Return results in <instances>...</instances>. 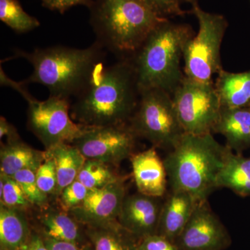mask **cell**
<instances>
[{
    "instance_id": "obj_1",
    "label": "cell",
    "mask_w": 250,
    "mask_h": 250,
    "mask_svg": "<svg viewBox=\"0 0 250 250\" xmlns=\"http://www.w3.org/2000/svg\"><path fill=\"white\" fill-rule=\"evenodd\" d=\"M71 117L86 127L127 124L137 107L139 90L129 59L111 65L99 62L76 97Z\"/></svg>"
},
{
    "instance_id": "obj_2",
    "label": "cell",
    "mask_w": 250,
    "mask_h": 250,
    "mask_svg": "<svg viewBox=\"0 0 250 250\" xmlns=\"http://www.w3.org/2000/svg\"><path fill=\"white\" fill-rule=\"evenodd\" d=\"M90 22L99 45L121 59H130L161 22L142 0H95Z\"/></svg>"
},
{
    "instance_id": "obj_3",
    "label": "cell",
    "mask_w": 250,
    "mask_h": 250,
    "mask_svg": "<svg viewBox=\"0 0 250 250\" xmlns=\"http://www.w3.org/2000/svg\"><path fill=\"white\" fill-rule=\"evenodd\" d=\"M230 150L212 134L185 133L164 161L171 190L187 192L197 202L208 200L218 188V174Z\"/></svg>"
},
{
    "instance_id": "obj_4",
    "label": "cell",
    "mask_w": 250,
    "mask_h": 250,
    "mask_svg": "<svg viewBox=\"0 0 250 250\" xmlns=\"http://www.w3.org/2000/svg\"><path fill=\"white\" fill-rule=\"evenodd\" d=\"M187 24L161 22L131 58L139 92L149 88L165 90L172 95L184 78L181 61L184 49L193 37Z\"/></svg>"
},
{
    "instance_id": "obj_5",
    "label": "cell",
    "mask_w": 250,
    "mask_h": 250,
    "mask_svg": "<svg viewBox=\"0 0 250 250\" xmlns=\"http://www.w3.org/2000/svg\"><path fill=\"white\" fill-rule=\"evenodd\" d=\"M103 49L95 42L84 49L54 46L31 52L18 49L15 55L25 59L34 68L24 83H40L48 88L50 96L70 100L83 90L103 62Z\"/></svg>"
},
{
    "instance_id": "obj_6",
    "label": "cell",
    "mask_w": 250,
    "mask_h": 250,
    "mask_svg": "<svg viewBox=\"0 0 250 250\" xmlns=\"http://www.w3.org/2000/svg\"><path fill=\"white\" fill-rule=\"evenodd\" d=\"M191 5L190 12L197 18L199 30L184 49V76L202 83H211L213 75L223 70L221 46L228 21L223 15L204 11L197 1Z\"/></svg>"
},
{
    "instance_id": "obj_7",
    "label": "cell",
    "mask_w": 250,
    "mask_h": 250,
    "mask_svg": "<svg viewBox=\"0 0 250 250\" xmlns=\"http://www.w3.org/2000/svg\"><path fill=\"white\" fill-rule=\"evenodd\" d=\"M129 125L137 138L147 140L152 147L166 150H172L185 134L172 95L158 88L139 92L137 107Z\"/></svg>"
},
{
    "instance_id": "obj_8",
    "label": "cell",
    "mask_w": 250,
    "mask_h": 250,
    "mask_svg": "<svg viewBox=\"0 0 250 250\" xmlns=\"http://www.w3.org/2000/svg\"><path fill=\"white\" fill-rule=\"evenodd\" d=\"M179 121L186 134H212L222 106L214 83H202L184 76L172 94Z\"/></svg>"
},
{
    "instance_id": "obj_9",
    "label": "cell",
    "mask_w": 250,
    "mask_h": 250,
    "mask_svg": "<svg viewBox=\"0 0 250 250\" xmlns=\"http://www.w3.org/2000/svg\"><path fill=\"white\" fill-rule=\"evenodd\" d=\"M28 126L45 146V150L62 143L72 144L83 132L85 126L72 119L67 99L49 96L39 101H27Z\"/></svg>"
},
{
    "instance_id": "obj_10",
    "label": "cell",
    "mask_w": 250,
    "mask_h": 250,
    "mask_svg": "<svg viewBox=\"0 0 250 250\" xmlns=\"http://www.w3.org/2000/svg\"><path fill=\"white\" fill-rule=\"evenodd\" d=\"M137 136L127 124L86 127L73 146L86 159L103 161L110 165H119L131 158Z\"/></svg>"
},
{
    "instance_id": "obj_11",
    "label": "cell",
    "mask_w": 250,
    "mask_h": 250,
    "mask_svg": "<svg viewBox=\"0 0 250 250\" xmlns=\"http://www.w3.org/2000/svg\"><path fill=\"white\" fill-rule=\"evenodd\" d=\"M231 243L229 233L210 208L208 200L197 202L175 241L179 250H225Z\"/></svg>"
},
{
    "instance_id": "obj_12",
    "label": "cell",
    "mask_w": 250,
    "mask_h": 250,
    "mask_svg": "<svg viewBox=\"0 0 250 250\" xmlns=\"http://www.w3.org/2000/svg\"><path fill=\"white\" fill-rule=\"evenodd\" d=\"M126 191L125 177L106 187L92 189L84 201L69 213L86 226L114 223L118 221Z\"/></svg>"
},
{
    "instance_id": "obj_13",
    "label": "cell",
    "mask_w": 250,
    "mask_h": 250,
    "mask_svg": "<svg viewBox=\"0 0 250 250\" xmlns=\"http://www.w3.org/2000/svg\"><path fill=\"white\" fill-rule=\"evenodd\" d=\"M161 197L142 193L125 197L118 221L138 241L157 233L164 202Z\"/></svg>"
},
{
    "instance_id": "obj_14",
    "label": "cell",
    "mask_w": 250,
    "mask_h": 250,
    "mask_svg": "<svg viewBox=\"0 0 250 250\" xmlns=\"http://www.w3.org/2000/svg\"><path fill=\"white\" fill-rule=\"evenodd\" d=\"M133 177L138 192L143 195L163 197L168 184L167 172L164 161L152 147L130 158Z\"/></svg>"
},
{
    "instance_id": "obj_15",
    "label": "cell",
    "mask_w": 250,
    "mask_h": 250,
    "mask_svg": "<svg viewBox=\"0 0 250 250\" xmlns=\"http://www.w3.org/2000/svg\"><path fill=\"white\" fill-rule=\"evenodd\" d=\"M197 202L187 192L171 190L163 204L157 234L175 243L191 216Z\"/></svg>"
},
{
    "instance_id": "obj_16",
    "label": "cell",
    "mask_w": 250,
    "mask_h": 250,
    "mask_svg": "<svg viewBox=\"0 0 250 250\" xmlns=\"http://www.w3.org/2000/svg\"><path fill=\"white\" fill-rule=\"evenodd\" d=\"M213 133L223 135L227 146L236 154H242L250 146V106L222 107Z\"/></svg>"
},
{
    "instance_id": "obj_17",
    "label": "cell",
    "mask_w": 250,
    "mask_h": 250,
    "mask_svg": "<svg viewBox=\"0 0 250 250\" xmlns=\"http://www.w3.org/2000/svg\"><path fill=\"white\" fill-rule=\"evenodd\" d=\"M45 157V151L34 149L21 139L8 142L0 151V172L12 177L20 171L36 172Z\"/></svg>"
},
{
    "instance_id": "obj_18",
    "label": "cell",
    "mask_w": 250,
    "mask_h": 250,
    "mask_svg": "<svg viewBox=\"0 0 250 250\" xmlns=\"http://www.w3.org/2000/svg\"><path fill=\"white\" fill-rule=\"evenodd\" d=\"M214 85L222 107H250V70L237 73L222 70Z\"/></svg>"
},
{
    "instance_id": "obj_19",
    "label": "cell",
    "mask_w": 250,
    "mask_h": 250,
    "mask_svg": "<svg viewBox=\"0 0 250 250\" xmlns=\"http://www.w3.org/2000/svg\"><path fill=\"white\" fill-rule=\"evenodd\" d=\"M40 223L43 236L83 246L84 240L80 223L61 208H47L41 215Z\"/></svg>"
},
{
    "instance_id": "obj_20",
    "label": "cell",
    "mask_w": 250,
    "mask_h": 250,
    "mask_svg": "<svg viewBox=\"0 0 250 250\" xmlns=\"http://www.w3.org/2000/svg\"><path fill=\"white\" fill-rule=\"evenodd\" d=\"M31 233L24 210L0 204V247L6 250H18Z\"/></svg>"
},
{
    "instance_id": "obj_21",
    "label": "cell",
    "mask_w": 250,
    "mask_h": 250,
    "mask_svg": "<svg viewBox=\"0 0 250 250\" xmlns=\"http://www.w3.org/2000/svg\"><path fill=\"white\" fill-rule=\"evenodd\" d=\"M217 188H227L242 197H250V158L230 150L217 179Z\"/></svg>"
},
{
    "instance_id": "obj_22",
    "label": "cell",
    "mask_w": 250,
    "mask_h": 250,
    "mask_svg": "<svg viewBox=\"0 0 250 250\" xmlns=\"http://www.w3.org/2000/svg\"><path fill=\"white\" fill-rule=\"evenodd\" d=\"M46 151L55 161L58 179L55 196L58 197L67 186L76 180L86 159L70 143H62Z\"/></svg>"
},
{
    "instance_id": "obj_23",
    "label": "cell",
    "mask_w": 250,
    "mask_h": 250,
    "mask_svg": "<svg viewBox=\"0 0 250 250\" xmlns=\"http://www.w3.org/2000/svg\"><path fill=\"white\" fill-rule=\"evenodd\" d=\"M87 228L93 250H136L139 241L122 228L118 221Z\"/></svg>"
},
{
    "instance_id": "obj_24",
    "label": "cell",
    "mask_w": 250,
    "mask_h": 250,
    "mask_svg": "<svg viewBox=\"0 0 250 250\" xmlns=\"http://www.w3.org/2000/svg\"><path fill=\"white\" fill-rule=\"evenodd\" d=\"M113 167L103 161L86 159L77 179L89 190L104 187L124 178Z\"/></svg>"
},
{
    "instance_id": "obj_25",
    "label": "cell",
    "mask_w": 250,
    "mask_h": 250,
    "mask_svg": "<svg viewBox=\"0 0 250 250\" xmlns=\"http://www.w3.org/2000/svg\"><path fill=\"white\" fill-rule=\"evenodd\" d=\"M0 20L18 34H24L40 26L36 18L26 13L18 0H0Z\"/></svg>"
},
{
    "instance_id": "obj_26",
    "label": "cell",
    "mask_w": 250,
    "mask_h": 250,
    "mask_svg": "<svg viewBox=\"0 0 250 250\" xmlns=\"http://www.w3.org/2000/svg\"><path fill=\"white\" fill-rule=\"evenodd\" d=\"M0 200L1 205L25 211L31 205L22 187L13 177L0 173Z\"/></svg>"
},
{
    "instance_id": "obj_27",
    "label": "cell",
    "mask_w": 250,
    "mask_h": 250,
    "mask_svg": "<svg viewBox=\"0 0 250 250\" xmlns=\"http://www.w3.org/2000/svg\"><path fill=\"white\" fill-rule=\"evenodd\" d=\"M12 177L22 187L23 191L31 205L41 208H45L48 205V197L38 186L36 172L31 170L20 171Z\"/></svg>"
},
{
    "instance_id": "obj_28",
    "label": "cell",
    "mask_w": 250,
    "mask_h": 250,
    "mask_svg": "<svg viewBox=\"0 0 250 250\" xmlns=\"http://www.w3.org/2000/svg\"><path fill=\"white\" fill-rule=\"evenodd\" d=\"M45 152V160L36 172V182L44 193L55 196L58 184L55 161L47 151Z\"/></svg>"
},
{
    "instance_id": "obj_29",
    "label": "cell",
    "mask_w": 250,
    "mask_h": 250,
    "mask_svg": "<svg viewBox=\"0 0 250 250\" xmlns=\"http://www.w3.org/2000/svg\"><path fill=\"white\" fill-rule=\"evenodd\" d=\"M88 192L89 189L87 188L78 179H76L75 182L67 186L57 197L61 209L69 213L84 201Z\"/></svg>"
},
{
    "instance_id": "obj_30",
    "label": "cell",
    "mask_w": 250,
    "mask_h": 250,
    "mask_svg": "<svg viewBox=\"0 0 250 250\" xmlns=\"http://www.w3.org/2000/svg\"><path fill=\"white\" fill-rule=\"evenodd\" d=\"M161 17L167 18L184 16L187 14L182 8V0H142Z\"/></svg>"
},
{
    "instance_id": "obj_31",
    "label": "cell",
    "mask_w": 250,
    "mask_h": 250,
    "mask_svg": "<svg viewBox=\"0 0 250 250\" xmlns=\"http://www.w3.org/2000/svg\"><path fill=\"white\" fill-rule=\"evenodd\" d=\"M136 250H179L178 247L166 237L153 234L145 237L138 242Z\"/></svg>"
},
{
    "instance_id": "obj_32",
    "label": "cell",
    "mask_w": 250,
    "mask_h": 250,
    "mask_svg": "<svg viewBox=\"0 0 250 250\" xmlns=\"http://www.w3.org/2000/svg\"><path fill=\"white\" fill-rule=\"evenodd\" d=\"M93 1V0H42V4L46 9L64 14L67 10L77 5L89 7Z\"/></svg>"
},
{
    "instance_id": "obj_33",
    "label": "cell",
    "mask_w": 250,
    "mask_h": 250,
    "mask_svg": "<svg viewBox=\"0 0 250 250\" xmlns=\"http://www.w3.org/2000/svg\"><path fill=\"white\" fill-rule=\"evenodd\" d=\"M0 80H1V84L2 85H7L11 87L13 89L16 90L18 93L25 99L27 101H29L31 98H33L32 95L28 91L26 84L27 83L22 82H14L11 79L6 76L4 73V70L1 67V72H0Z\"/></svg>"
},
{
    "instance_id": "obj_34",
    "label": "cell",
    "mask_w": 250,
    "mask_h": 250,
    "mask_svg": "<svg viewBox=\"0 0 250 250\" xmlns=\"http://www.w3.org/2000/svg\"><path fill=\"white\" fill-rule=\"evenodd\" d=\"M44 242L49 250H88L83 246L75 244L70 242L58 241L43 236Z\"/></svg>"
},
{
    "instance_id": "obj_35",
    "label": "cell",
    "mask_w": 250,
    "mask_h": 250,
    "mask_svg": "<svg viewBox=\"0 0 250 250\" xmlns=\"http://www.w3.org/2000/svg\"><path fill=\"white\" fill-rule=\"evenodd\" d=\"M4 137H6L7 143L21 139L16 128L12 125L10 124L4 117L1 116L0 118V139L2 140Z\"/></svg>"
},
{
    "instance_id": "obj_36",
    "label": "cell",
    "mask_w": 250,
    "mask_h": 250,
    "mask_svg": "<svg viewBox=\"0 0 250 250\" xmlns=\"http://www.w3.org/2000/svg\"><path fill=\"white\" fill-rule=\"evenodd\" d=\"M18 250H49L46 246L42 236L31 233L26 243Z\"/></svg>"
},
{
    "instance_id": "obj_37",
    "label": "cell",
    "mask_w": 250,
    "mask_h": 250,
    "mask_svg": "<svg viewBox=\"0 0 250 250\" xmlns=\"http://www.w3.org/2000/svg\"><path fill=\"white\" fill-rule=\"evenodd\" d=\"M182 1H183V2H189L190 4H191V3L195 1V0H182Z\"/></svg>"
},
{
    "instance_id": "obj_38",
    "label": "cell",
    "mask_w": 250,
    "mask_h": 250,
    "mask_svg": "<svg viewBox=\"0 0 250 250\" xmlns=\"http://www.w3.org/2000/svg\"><path fill=\"white\" fill-rule=\"evenodd\" d=\"M0 250H6L4 249V248H1V247H0Z\"/></svg>"
},
{
    "instance_id": "obj_39",
    "label": "cell",
    "mask_w": 250,
    "mask_h": 250,
    "mask_svg": "<svg viewBox=\"0 0 250 250\" xmlns=\"http://www.w3.org/2000/svg\"><path fill=\"white\" fill-rule=\"evenodd\" d=\"M195 1H197V0H195Z\"/></svg>"
},
{
    "instance_id": "obj_40",
    "label": "cell",
    "mask_w": 250,
    "mask_h": 250,
    "mask_svg": "<svg viewBox=\"0 0 250 250\" xmlns=\"http://www.w3.org/2000/svg\"></svg>"
}]
</instances>
